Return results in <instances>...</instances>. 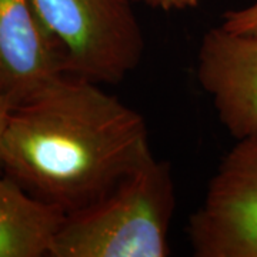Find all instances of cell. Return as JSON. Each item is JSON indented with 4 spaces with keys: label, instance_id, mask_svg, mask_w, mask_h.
<instances>
[{
    "label": "cell",
    "instance_id": "1",
    "mask_svg": "<svg viewBox=\"0 0 257 257\" xmlns=\"http://www.w3.org/2000/svg\"><path fill=\"white\" fill-rule=\"evenodd\" d=\"M152 157L142 114L70 74L12 109L2 139L5 175L64 214L101 200Z\"/></svg>",
    "mask_w": 257,
    "mask_h": 257
},
{
    "label": "cell",
    "instance_id": "2",
    "mask_svg": "<svg viewBox=\"0 0 257 257\" xmlns=\"http://www.w3.org/2000/svg\"><path fill=\"white\" fill-rule=\"evenodd\" d=\"M176 209L170 166L155 156L87 209L66 214L50 257H166Z\"/></svg>",
    "mask_w": 257,
    "mask_h": 257
},
{
    "label": "cell",
    "instance_id": "3",
    "mask_svg": "<svg viewBox=\"0 0 257 257\" xmlns=\"http://www.w3.org/2000/svg\"><path fill=\"white\" fill-rule=\"evenodd\" d=\"M64 57L67 74L121 82L140 63L145 39L128 0H30Z\"/></svg>",
    "mask_w": 257,
    "mask_h": 257
},
{
    "label": "cell",
    "instance_id": "4",
    "mask_svg": "<svg viewBox=\"0 0 257 257\" xmlns=\"http://www.w3.org/2000/svg\"><path fill=\"white\" fill-rule=\"evenodd\" d=\"M197 257H257V132L237 140L189 220Z\"/></svg>",
    "mask_w": 257,
    "mask_h": 257
},
{
    "label": "cell",
    "instance_id": "5",
    "mask_svg": "<svg viewBox=\"0 0 257 257\" xmlns=\"http://www.w3.org/2000/svg\"><path fill=\"white\" fill-rule=\"evenodd\" d=\"M196 72L233 138L257 132V35L210 29L199 47Z\"/></svg>",
    "mask_w": 257,
    "mask_h": 257
},
{
    "label": "cell",
    "instance_id": "6",
    "mask_svg": "<svg viewBox=\"0 0 257 257\" xmlns=\"http://www.w3.org/2000/svg\"><path fill=\"white\" fill-rule=\"evenodd\" d=\"M63 76V55L32 2L0 0V97L15 109Z\"/></svg>",
    "mask_w": 257,
    "mask_h": 257
},
{
    "label": "cell",
    "instance_id": "7",
    "mask_svg": "<svg viewBox=\"0 0 257 257\" xmlns=\"http://www.w3.org/2000/svg\"><path fill=\"white\" fill-rule=\"evenodd\" d=\"M64 216L8 175L0 176V257L49 256Z\"/></svg>",
    "mask_w": 257,
    "mask_h": 257
},
{
    "label": "cell",
    "instance_id": "8",
    "mask_svg": "<svg viewBox=\"0 0 257 257\" xmlns=\"http://www.w3.org/2000/svg\"><path fill=\"white\" fill-rule=\"evenodd\" d=\"M220 26L233 33L257 35V2L244 9L226 12Z\"/></svg>",
    "mask_w": 257,
    "mask_h": 257
},
{
    "label": "cell",
    "instance_id": "9",
    "mask_svg": "<svg viewBox=\"0 0 257 257\" xmlns=\"http://www.w3.org/2000/svg\"><path fill=\"white\" fill-rule=\"evenodd\" d=\"M146 5L155 6L163 10H186L196 8L199 0H140Z\"/></svg>",
    "mask_w": 257,
    "mask_h": 257
},
{
    "label": "cell",
    "instance_id": "10",
    "mask_svg": "<svg viewBox=\"0 0 257 257\" xmlns=\"http://www.w3.org/2000/svg\"><path fill=\"white\" fill-rule=\"evenodd\" d=\"M10 110H12V106L3 97H0V169H2V139H3L6 123L9 119Z\"/></svg>",
    "mask_w": 257,
    "mask_h": 257
}]
</instances>
